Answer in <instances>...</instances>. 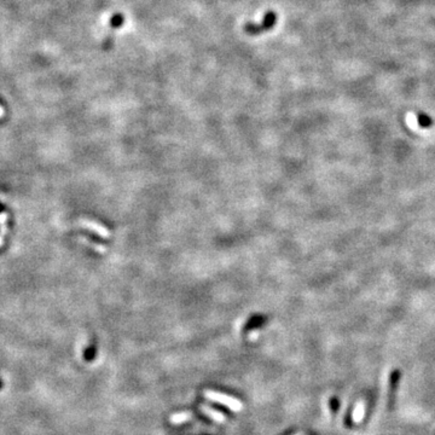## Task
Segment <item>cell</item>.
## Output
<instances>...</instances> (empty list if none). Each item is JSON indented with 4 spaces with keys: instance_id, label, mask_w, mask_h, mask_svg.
I'll list each match as a JSON object with an SVG mask.
<instances>
[{
    "instance_id": "cell-7",
    "label": "cell",
    "mask_w": 435,
    "mask_h": 435,
    "mask_svg": "<svg viewBox=\"0 0 435 435\" xmlns=\"http://www.w3.org/2000/svg\"><path fill=\"white\" fill-rule=\"evenodd\" d=\"M406 121H408V124L411 127V128H416L417 124H418V118H416V115L412 114V112H410V114H408L406 116Z\"/></svg>"
},
{
    "instance_id": "cell-6",
    "label": "cell",
    "mask_w": 435,
    "mask_h": 435,
    "mask_svg": "<svg viewBox=\"0 0 435 435\" xmlns=\"http://www.w3.org/2000/svg\"><path fill=\"white\" fill-rule=\"evenodd\" d=\"M364 412H365L364 402H359V404H356L354 412H353V420H354L356 422H360L362 420V416H364Z\"/></svg>"
},
{
    "instance_id": "cell-1",
    "label": "cell",
    "mask_w": 435,
    "mask_h": 435,
    "mask_svg": "<svg viewBox=\"0 0 435 435\" xmlns=\"http://www.w3.org/2000/svg\"><path fill=\"white\" fill-rule=\"evenodd\" d=\"M204 396L208 400H212V402H218V404L226 406V408H230L234 412H240V411L243 410V402L237 398H234V396H228V394L207 390H204Z\"/></svg>"
},
{
    "instance_id": "cell-3",
    "label": "cell",
    "mask_w": 435,
    "mask_h": 435,
    "mask_svg": "<svg viewBox=\"0 0 435 435\" xmlns=\"http://www.w3.org/2000/svg\"><path fill=\"white\" fill-rule=\"evenodd\" d=\"M124 17L122 16V14H115L114 16L110 18L109 36L106 38V40H104V44H103V50L104 51H109L110 48H112V44H114L115 30H118V29L124 24Z\"/></svg>"
},
{
    "instance_id": "cell-9",
    "label": "cell",
    "mask_w": 435,
    "mask_h": 435,
    "mask_svg": "<svg viewBox=\"0 0 435 435\" xmlns=\"http://www.w3.org/2000/svg\"><path fill=\"white\" fill-rule=\"evenodd\" d=\"M2 210H4V206H2V203H0V213H2Z\"/></svg>"
},
{
    "instance_id": "cell-4",
    "label": "cell",
    "mask_w": 435,
    "mask_h": 435,
    "mask_svg": "<svg viewBox=\"0 0 435 435\" xmlns=\"http://www.w3.org/2000/svg\"><path fill=\"white\" fill-rule=\"evenodd\" d=\"M200 410H201L206 416H208L210 420H213L214 422L220 423V424H222V423L226 422V416L224 414L216 410V408H210L208 405H203V404L200 405Z\"/></svg>"
},
{
    "instance_id": "cell-2",
    "label": "cell",
    "mask_w": 435,
    "mask_h": 435,
    "mask_svg": "<svg viewBox=\"0 0 435 435\" xmlns=\"http://www.w3.org/2000/svg\"><path fill=\"white\" fill-rule=\"evenodd\" d=\"M276 20H277V17H276L274 12L270 11V12L266 14L265 17H264L262 23H260V24L246 23L244 26V30L249 34V36H258V34H261L264 33V32H268L270 29L274 28V26L276 24Z\"/></svg>"
},
{
    "instance_id": "cell-5",
    "label": "cell",
    "mask_w": 435,
    "mask_h": 435,
    "mask_svg": "<svg viewBox=\"0 0 435 435\" xmlns=\"http://www.w3.org/2000/svg\"><path fill=\"white\" fill-rule=\"evenodd\" d=\"M192 417H194L192 414L188 412V411H184V412H178L172 414L170 418V422L172 423V424H182V423L188 422V420L192 418Z\"/></svg>"
},
{
    "instance_id": "cell-8",
    "label": "cell",
    "mask_w": 435,
    "mask_h": 435,
    "mask_svg": "<svg viewBox=\"0 0 435 435\" xmlns=\"http://www.w3.org/2000/svg\"><path fill=\"white\" fill-rule=\"evenodd\" d=\"M330 404H332V412H335V411L338 410V402L336 399H332V400H330Z\"/></svg>"
}]
</instances>
